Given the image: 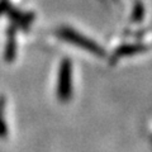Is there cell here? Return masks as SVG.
I'll return each instance as SVG.
<instances>
[{
    "label": "cell",
    "instance_id": "3957f363",
    "mask_svg": "<svg viewBox=\"0 0 152 152\" xmlns=\"http://www.w3.org/2000/svg\"><path fill=\"white\" fill-rule=\"evenodd\" d=\"M147 50V47L143 45H137V43H133V45H123L121 47H118L115 53L113 56V61H117L118 58L121 57H126V56H133V55H137V53H141V52H145Z\"/></svg>",
    "mask_w": 152,
    "mask_h": 152
},
{
    "label": "cell",
    "instance_id": "6da1fadb",
    "mask_svg": "<svg viewBox=\"0 0 152 152\" xmlns=\"http://www.w3.org/2000/svg\"><path fill=\"white\" fill-rule=\"evenodd\" d=\"M56 33H57V36L60 38H62L64 41L69 42L71 45L77 46V47H81V48L86 50L88 52H90V53H93L98 57H102V56L105 55L104 50L96 43V42H94L93 39L85 37L84 34L76 32L75 29H72V28H70V27H61L57 29Z\"/></svg>",
    "mask_w": 152,
    "mask_h": 152
},
{
    "label": "cell",
    "instance_id": "7a4b0ae2",
    "mask_svg": "<svg viewBox=\"0 0 152 152\" xmlns=\"http://www.w3.org/2000/svg\"><path fill=\"white\" fill-rule=\"evenodd\" d=\"M57 98L62 103L69 102L72 98V62L69 58H64L58 67Z\"/></svg>",
    "mask_w": 152,
    "mask_h": 152
},
{
    "label": "cell",
    "instance_id": "8992f818",
    "mask_svg": "<svg viewBox=\"0 0 152 152\" xmlns=\"http://www.w3.org/2000/svg\"><path fill=\"white\" fill-rule=\"evenodd\" d=\"M8 134V127L5 124V122H4L3 117L0 115V138H4Z\"/></svg>",
    "mask_w": 152,
    "mask_h": 152
},
{
    "label": "cell",
    "instance_id": "52a82bcc",
    "mask_svg": "<svg viewBox=\"0 0 152 152\" xmlns=\"http://www.w3.org/2000/svg\"><path fill=\"white\" fill-rule=\"evenodd\" d=\"M9 8H10V5H9L8 0H0V15L4 14L5 12H8Z\"/></svg>",
    "mask_w": 152,
    "mask_h": 152
},
{
    "label": "cell",
    "instance_id": "5b68a950",
    "mask_svg": "<svg viewBox=\"0 0 152 152\" xmlns=\"http://www.w3.org/2000/svg\"><path fill=\"white\" fill-rule=\"evenodd\" d=\"M145 17V8H143V4L141 3H136V7H134V12H133V15L132 19L134 22H141Z\"/></svg>",
    "mask_w": 152,
    "mask_h": 152
},
{
    "label": "cell",
    "instance_id": "277c9868",
    "mask_svg": "<svg viewBox=\"0 0 152 152\" xmlns=\"http://www.w3.org/2000/svg\"><path fill=\"white\" fill-rule=\"evenodd\" d=\"M17 43H15V26H12L8 32V42L5 47V60L8 62H12L15 57Z\"/></svg>",
    "mask_w": 152,
    "mask_h": 152
}]
</instances>
